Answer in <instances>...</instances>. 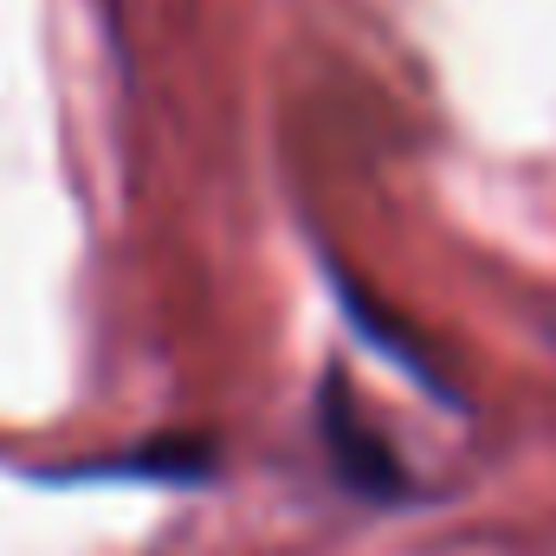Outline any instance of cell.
<instances>
[{
  "instance_id": "obj_1",
  "label": "cell",
  "mask_w": 556,
  "mask_h": 556,
  "mask_svg": "<svg viewBox=\"0 0 556 556\" xmlns=\"http://www.w3.org/2000/svg\"><path fill=\"white\" fill-rule=\"evenodd\" d=\"M324 440H330V453H337V472H343L356 492H376V498H395V492H402V472H395L389 446L369 440V427L350 415V402H343L337 389H324Z\"/></svg>"
}]
</instances>
